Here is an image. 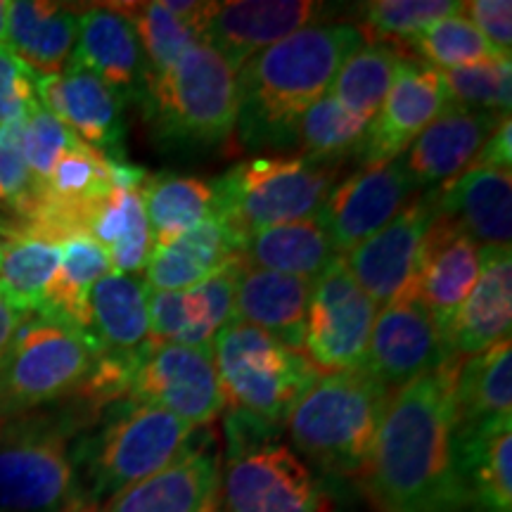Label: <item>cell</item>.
<instances>
[{"label": "cell", "mask_w": 512, "mask_h": 512, "mask_svg": "<svg viewBox=\"0 0 512 512\" xmlns=\"http://www.w3.org/2000/svg\"><path fill=\"white\" fill-rule=\"evenodd\" d=\"M311 287L309 280L261 271L242 261L235 287V320L268 332L285 347L302 351Z\"/></svg>", "instance_id": "28"}, {"label": "cell", "mask_w": 512, "mask_h": 512, "mask_svg": "<svg viewBox=\"0 0 512 512\" xmlns=\"http://www.w3.org/2000/svg\"><path fill=\"white\" fill-rule=\"evenodd\" d=\"M401 60L403 53L399 48L366 41L339 67L330 95L349 114L370 124L392 88Z\"/></svg>", "instance_id": "38"}, {"label": "cell", "mask_w": 512, "mask_h": 512, "mask_svg": "<svg viewBox=\"0 0 512 512\" xmlns=\"http://www.w3.org/2000/svg\"><path fill=\"white\" fill-rule=\"evenodd\" d=\"M441 76H444L448 105L510 117V57H491L470 67L441 72Z\"/></svg>", "instance_id": "42"}, {"label": "cell", "mask_w": 512, "mask_h": 512, "mask_svg": "<svg viewBox=\"0 0 512 512\" xmlns=\"http://www.w3.org/2000/svg\"><path fill=\"white\" fill-rule=\"evenodd\" d=\"M479 249L482 247L441 211L422 242L413 297L430 313L444 347L453 318L479 278Z\"/></svg>", "instance_id": "21"}, {"label": "cell", "mask_w": 512, "mask_h": 512, "mask_svg": "<svg viewBox=\"0 0 512 512\" xmlns=\"http://www.w3.org/2000/svg\"><path fill=\"white\" fill-rule=\"evenodd\" d=\"M145 214L155 247L169 245L214 211V188L195 176H147L143 185Z\"/></svg>", "instance_id": "37"}, {"label": "cell", "mask_w": 512, "mask_h": 512, "mask_svg": "<svg viewBox=\"0 0 512 512\" xmlns=\"http://www.w3.org/2000/svg\"><path fill=\"white\" fill-rule=\"evenodd\" d=\"M366 43L361 27L318 22L261 50L238 72V133L245 150L287 152L297 126L330 93L344 60Z\"/></svg>", "instance_id": "2"}, {"label": "cell", "mask_w": 512, "mask_h": 512, "mask_svg": "<svg viewBox=\"0 0 512 512\" xmlns=\"http://www.w3.org/2000/svg\"><path fill=\"white\" fill-rule=\"evenodd\" d=\"M143 105L162 145L219 150L238 128V72L207 43H197L147 83Z\"/></svg>", "instance_id": "7"}, {"label": "cell", "mask_w": 512, "mask_h": 512, "mask_svg": "<svg viewBox=\"0 0 512 512\" xmlns=\"http://www.w3.org/2000/svg\"><path fill=\"white\" fill-rule=\"evenodd\" d=\"M503 119L508 117L448 105L401 155L415 190H439L463 174Z\"/></svg>", "instance_id": "24"}, {"label": "cell", "mask_w": 512, "mask_h": 512, "mask_svg": "<svg viewBox=\"0 0 512 512\" xmlns=\"http://www.w3.org/2000/svg\"><path fill=\"white\" fill-rule=\"evenodd\" d=\"M406 46L413 50V55L420 57L418 62L437 72H451V69L486 62L491 57H501L479 34L475 24L465 17V12L430 24L420 34H415Z\"/></svg>", "instance_id": "40"}, {"label": "cell", "mask_w": 512, "mask_h": 512, "mask_svg": "<svg viewBox=\"0 0 512 512\" xmlns=\"http://www.w3.org/2000/svg\"><path fill=\"white\" fill-rule=\"evenodd\" d=\"M8 10L10 3L0 0V43H5V31H8Z\"/></svg>", "instance_id": "49"}, {"label": "cell", "mask_w": 512, "mask_h": 512, "mask_svg": "<svg viewBox=\"0 0 512 512\" xmlns=\"http://www.w3.org/2000/svg\"><path fill=\"white\" fill-rule=\"evenodd\" d=\"M36 102V74L0 43V126L27 117Z\"/></svg>", "instance_id": "45"}, {"label": "cell", "mask_w": 512, "mask_h": 512, "mask_svg": "<svg viewBox=\"0 0 512 512\" xmlns=\"http://www.w3.org/2000/svg\"><path fill=\"white\" fill-rule=\"evenodd\" d=\"M437 216V192H420L373 238L342 256L358 287L373 299L377 309L413 294L422 242Z\"/></svg>", "instance_id": "14"}, {"label": "cell", "mask_w": 512, "mask_h": 512, "mask_svg": "<svg viewBox=\"0 0 512 512\" xmlns=\"http://www.w3.org/2000/svg\"><path fill=\"white\" fill-rule=\"evenodd\" d=\"M451 361L444 339L418 297L382 306L370 332L363 370L389 394Z\"/></svg>", "instance_id": "16"}, {"label": "cell", "mask_w": 512, "mask_h": 512, "mask_svg": "<svg viewBox=\"0 0 512 512\" xmlns=\"http://www.w3.org/2000/svg\"><path fill=\"white\" fill-rule=\"evenodd\" d=\"M221 512H339V501L328 477L275 439V427L230 413Z\"/></svg>", "instance_id": "6"}, {"label": "cell", "mask_w": 512, "mask_h": 512, "mask_svg": "<svg viewBox=\"0 0 512 512\" xmlns=\"http://www.w3.org/2000/svg\"><path fill=\"white\" fill-rule=\"evenodd\" d=\"M88 233L107 249L112 273L138 275L147 268L152 249V230L145 214L143 185L140 188H117L100 204L88 223Z\"/></svg>", "instance_id": "35"}, {"label": "cell", "mask_w": 512, "mask_h": 512, "mask_svg": "<svg viewBox=\"0 0 512 512\" xmlns=\"http://www.w3.org/2000/svg\"><path fill=\"white\" fill-rule=\"evenodd\" d=\"M335 247L316 219L280 223L249 235L242 247V261L261 271L313 280L337 259Z\"/></svg>", "instance_id": "33"}, {"label": "cell", "mask_w": 512, "mask_h": 512, "mask_svg": "<svg viewBox=\"0 0 512 512\" xmlns=\"http://www.w3.org/2000/svg\"><path fill=\"white\" fill-rule=\"evenodd\" d=\"M448 107L444 76L413 57L403 55L380 112L363 138L361 164L392 162Z\"/></svg>", "instance_id": "18"}, {"label": "cell", "mask_w": 512, "mask_h": 512, "mask_svg": "<svg viewBox=\"0 0 512 512\" xmlns=\"http://www.w3.org/2000/svg\"><path fill=\"white\" fill-rule=\"evenodd\" d=\"M209 3L190 0H162V3H126L121 5L133 27L147 64V83L178 62L185 50L204 43V15Z\"/></svg>", "instance_id": "32"}, {"label": "cell", "mask_w": 512, "mask_h": 512, "mask_svg": "<svg viewBox=\"0 0 512 512\" xmlns=\"http://www.w3.org/2000/svg\"><path fill=\"white\" fill-rule=\"evenodd\" d=\"M389 396L363 368L318 375L285 420L294 453L323 477L361 482Z\"/></svg>", "instance_id": "4"}, {"label": "cell", "mask_w": 512, "mask_h": 512, "mask_svg": "<svg viewBox=\"0 0 512 512\" xmlns=\"http://www.w3.org/2000/svg\"><path fill=\"white\" fill-rule=\"evenodd\" d=\"M451 458L467 508L512 512V415L453 425Z\"/></svg>", "instance_id": "23"}, {"label": "cell", "mask_w": 512, "mask_h": 512, "mask_svg": "<svg viewBox=\"0 0 512 512\" xmlns=\"http://www.w3.org/2000/svg\"><path fill=\"white\" fill-rule=\"evenodd\" d=\"M477 166L510 171L512 169V126L510 117L496 126V131L486 138V143L475 159Z\"/></svg>", "instance_id": "47"}, {"label": "cell", "mask_w": 512, "mask_h": 512, "mask_svg": "<svg viewBox=\"0 0 512 512\" xmlns=\"http://www.w3.org/2000/svg\"><path fill=\"white\" fill-rule=\"evenodd\" d=\"M31 316V313H24L12 304V299L5 294L3 287H0V356L5 354V349L10 347L12 337L17 335V330L22 328V323Z\"/></svg>", "instance_id": "48"}, {"label": "cell", "mask_w": 512, "mask_h": 512, "mask_svg": "<svg viewBox=\"0 0 512 512\" xmlns=\"http://www.w3.org/2000/svg\"><path fill=\"white\" fill-rule=\"evenodd\" d=\"M342 162L304 155L254 157L214 178V211L247 240L261 228L309 221L337 183Z\"/></svg>", "instance_id": "9"}, {"label": "cell", "mask_w": 512, "mask_h": 512, "mask_svg": "<svg viewBox=\"0 0 512 512\" xmlns=\"http://www.w3.org/2000/svg\"><path fill=\"white\" fill-rule=\"evenodd\" d=\"M60 259L62 247L55 235L27 221H0V287L17 309L43 311Z\"/></svg>", "instance_id": "30"}, {"label": "cell", "mask_w": 512, "mask_h": 512, "mask_svg": "<svg viewBox=\"0 0 512 512\" xmlns=\"http://www.w3.org/2000/svg\"><path fill=\"white\" fill-rule=\"evenodd\" d=\"M150 285L138 275L110 273L98 280L88 299V335L100 354L136 370L155 344L150 335Z\"/></svg>", "instance_id": "26"}, {"label": "cell", "mask_w": 512, "mask_h": 512, "mask_svg": "<svg viewBox=\"0 0 512 512\" xmlns=\"http://www.w3.org/2000/svg\"><path fill=\"white\" fill-rule=\"evenodd\" d=\"M415 192L401 157L361 164V169L332 185L316 221L328 233L335 252L344 256L387 226Z\"/></svg>", "instance_id": "13"}, {"label": "cell", "mask_w": 512, "mask_h": 512, "mask_svg": "<svg viewBox=\"0 0 512 512\" xmlns=\"http://www.w3.org/2000/svg\"><path fill=\"white\" fill-rule=\"evenodd\" d=\"M36 100L55 114L81 143L91 145L110 159H124V102L98 76L83 69H64L57 76H36Z\"/></svg>", "instance_id": "22"}, {"label": "cell", "mask_w": 512, "mask_h": 512, "mask_svg": "<svg viewBox=\"0 0 512 512\" xmlns=\"http://www.w3.org/2000/svg\"><path fill=\"white\" fill-rule=\"evenodd\" d=\"M67 69H83L124 102H143L147 64L136 27L121 5H95L81 12L79 34Z\"/></svg>", "instance_id": "19"}, {"label": "cell", "mask_w": 512, "mask_h": 512, "mask_svg": "<svg viewBox=\"0 0 512 512\" xmlns=\"http://www.w3.org/2000/svg\"><path fill=\"white\" fill-rule=\"evenodd\" d=\"M88 415L79 399L67 411L0 420V512H69L86 508L72 463V444Z\"/></svg>", "instance_id": "5"}, {"label": "cell", "mask_w": 512, "mask_h": 512, "mask_svg": "<svg viewBox=\"0 0 512 512\" xmlns=\"http://www.w3.org/2000/svg\"><path fill=\"white\" fill-rule=\"evenodd\" d=\"M439 211L453 219L479 247H510L512 242V176L491 166H467L463 174L441 185Z\"/></svg>", "instance_id": "27"}, {"label": "cell", "mask_w": 512, "mask_h": 512, "mask_svg": "<svg viewBox=\"0 0 512 512\" xmlns=\"http://www.w3.org/2000/svg\"><path fill=\"white\" fill-rule=\"evenodd\" d=\"M128 399L162 408L195 430H207L226 411L211 349L183 344H152L133 370Z\"/></svg>", "instance_id": "12"}, {"label": "cell", "mask_w": 512, "mask_h": 512, "mask_svg": "<svg viewBox=\"0 0 512 512\" xmlns=\"http://www.w3.org/2000/svg\"><path fill=\"white\" fill-rule=\"evenodd\" d=\"M211 354L228 411L271 427L285 425L294 403L318 380L302 351L242 320H230L216 335Z\"/></svg>", "instance_id": "10"}, {"label": "cell", "mask_w": 512, "mask_h": 512, "mask_svg": "<svg viewBox=\"0 0 512 512\" xmlns=\"http://www.w3.org/2000/svg\"><path fill=\"white\" fill-rule=\"evenodd\" d=\"M366 41L387 46H406L415 34L439 19L465 12V3L458 0H373L361 5Z\"/></svg>", "instance_id": "41"}, {"label": "cell", "mask_w": 512, "mask_h": 512, "mask_svg": "<svg viewBox=\"0 0 512 512\" xmlns=\"http://www.w3.org/2000/svg\"><path fill=\"white\" fill-rule=\"evenodd\" d=\"M100 347L86 330L31 313L0 356V420L79 396L98 368Z\"/></svg>", "instance_id": "8"}, {"label": "cell", "mask_w": 512, "mask_h": 512, "mask_svg": "<svg viewBox=\"0 0 512 512\" xmlns=\"http://www.w3.org/2000/svg\"><path fill=\"white\" fill-rule=\"evenodd\" d=\"M512 252L510 247L479 249V278L453 318L446 354L453 361L477 356L510 337Z\"/></svg>", "instance_id": "25"}, {"label": "cell", "mask_w": 512, "mask_h": 512, "mask_svg": "<svg viewBox=\"0 0 512 512\" xmlns=\"http://www.w3.org/2000/svg\"><path fill=\"white\" fill-rule=\"evenodd\" d=\"M460 512H486V510H479V508H465V510H460Z\"/></svg>", "instance_id": "50"}, {"label": "cell", "mask_w": 512, "mask_h": 512, "mask_svg": "<svg viewBox=\"0 0 512 512\" xmlns=\"http://www.w3.org/2000/svg\"><path fill=\"white\" fill-rule=\"evenodd\" d=\"M242 254L209 278L178 292L150 294V335L159 344L211 349L219 332L235 320V287Z\"/></svg>", "instance_id": "20"}, {"label": "cell", "mask_w": 512, "mask_h": 512, "mask_svg": "<svg viewBox=\"0 0 512 512\" xmlns=\"http://www.w3.org/2000/svg\"><path fill=\"white\" fill-rule=\"evenodd\" d=\"M512 415V344L501 339L453 370V425Z\"/></svg>", "instance_id": "34"}, {"label": "cell", "mask_w": 512, "mask_h": 512, "mask_svg": "<svg viewBox=\"0 0 512 512\" xmlns=\"http://www.w3.org/2000/svg\"><path fill=\"white\" fill-rule=\"evenodd\" d=\"M69 512H91V508H76V510H69Z\"/></svg>", "instance_id": "51"}, {"label": "cell", "mask_w": 512, "mask_h": 512, "mask_svg": "<svg viewBox=\"0 0 512 512\" xmlns=\"http://www.w3.org/2000/svg\"><path fill=\"white\" fill-rule=\"evenodd\" d=\"M197 439L188 422L133 399L107 403L76 434L72 463L81 503L98 508L174 463Z\"/></svg>", "instance_id": "3"}, {"label": "cell", "mask_w": 512, "mask_h": 512, "mask_svg": "<svg viewBox=\"0 0 512 512\" xmlns=\"http://www.w3.org/2000/svg\"><path fill=\"white\" fill-rule=\"evenodd\" d=\"M377 304L358 287L342 256L313 280L306 311L304 356L318 375L363 368Z\"/></svg>", "instance_id": "11"}, {"label": "cell", "mask_w": 512, "mask_h": 512, "mask_svg": "<svg viewBox=\"0 0 512 512\" xmlns=\"http://www.w3.org/2000/svg\"><path fill=\"white\" fill-rule=\"evenodd\" d=\"M467 19L475 24L496 55L510 57L512 46V3L510 0H472L465 3Z\"/></svg>", "instance_id": "46"}, {"label": "cell", "mask_w": 512, "mask_h": 512, "mask_svg": "<svg viewBox=\"0 0 512 512\" xmlns=\"http://www.w3.org/2000/svg\"><path fill=\"white\" fill-rule=\"evenodd\" d=\"M81 12L62 3L15 0L8 10L5 46L36 76H57L72 60Z\"/></svg>", "instance_id": "31"}, {"label": "cell", "mask_w": 512, "mask_h": 512, "mask_svg": "<svg viewBox=\"0 0 512 512\" xmlns=\"http://www.w3.org/2000/svg\"><path fill=\"white\" fill-rule=\"evenodd\" d=\"M60 247V271L50 287L46 306L38 313L64 318L88 332V299H91L95 283L112 273L110 254L86 230L69 233L60 242Z\"/></svg>", "instance_id": "36"}, {"label": "cell", "mask_w": 512, "mask_h": 512, "mask_svg": "<svg viewBox=\"0 0 512 512\" xmlns=\"http://www.w3.org/2000/svg\"><path fill=\"white\" fill-rule=\"evenodd\" d=\"M366 128L368 121L349 114L328 93L299 121L294 147L304 157L344 164L351 155L361 152Z\"/></svg>", "instance_id": "39"}, {"label": "cell", "mask_w": 512, "mask_h": 512, "mask_svg": "<svg viewBox=\"0 0 512 512\" xmlns=\"http://www.w3.org/2000/svg\"><path fill=\"white\" fill-rule=\"evenodd\" d=\"M74 140V133L55 114L38 105V100L29 107L27 117H24V155H27L31 178H34L38 192Z\"/></svg>", "instance_id": "44"}, {"label": "cell", "mask_w": 512, "mask_h": 512, "mask_svg": "<svg viewBox=\"0 0 512 512\" xmlns=\"http://www.w3.org/2000/svg\"><path fill=\"white\" fill-rule=\"evenodd\" d=\"M36 183L24 155V117L0 126V204L15 219H27L36 207Z\"/></svg>", "instance_id": "43"}, {"label": "cell", "mask_w": 512, "mask_h": 512, "mask_svg": "<svg viewBox=\"0 0 512 512\" xmlns=\"http://www.w3.org/2000/svg\"><path fill=\"white\" fill-rule=\"evenodd\" d=\"M330 5L311 0H230L209 3L204 15V43L226 57L235 72L309 24L325 22Z\"/></svg>", "instance_id": "17"}, {"label": "cell", "mask_w": 512, "mask_h": 512, "mask_svg": "<svg viewBox=\"0 0 512 512\" xmlns=\"http://www.w3.org/2000/svg\"><path fill=\"white\" fill-rule=\"evenodd\" d=\"M446 361L389 396L366 484L377 512H460L465 498L451 458L453 370Z\"/></svg>", "instance_id": "1"}, {"label": "cell", "mask_w": 512, "mask_h": 512, "mask_svg": "<svg viewBox=\"0 0 512 512\" xmlns=\"http://www.w3.org/2000/svg\"><path fill=\"white\" fill-rule=\"evenodd\" d=\"M221 475L219 441L207 427L174 463L91 512H221Z\"/></svg>", "instance_id": "15"}, {"label": "cell", "mask_w": 512, "mask_h": 512, "mask_svg": "<svg viewBox=\"0 0 512 512\" xmlns=\"http://www.w3.org/2000/svg\"><path fill=\"white\" fill-rule=\"evenodd\" d=\"M242 247L245 240L238 238V233L216 211H211L207 219L181 238L152 249L145 283L155 292L185 290L240 256Z\"/></svg>", "instance_id": "29"}]
</instances>
